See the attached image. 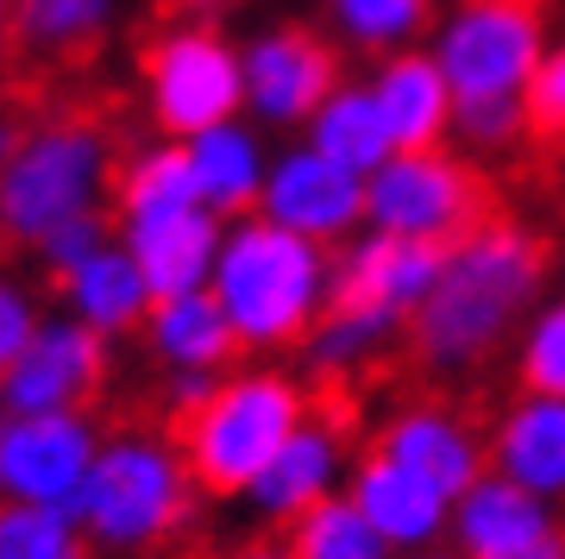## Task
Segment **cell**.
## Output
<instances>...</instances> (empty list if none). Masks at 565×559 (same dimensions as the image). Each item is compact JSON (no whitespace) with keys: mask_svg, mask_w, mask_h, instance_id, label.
Listing matches in <instances>:
<instances>
[{"mask_svg":"<svg viewBox=\"0 0 565 559\" xmlns=\"http://www.w3.org/2000/svg\"><path fill=\"white\" fill-rule=\"evenodd\" d=\"M440 264H446V245L396 240V233H371V226H364L359 240H345L340 252H333V302L377 308V315L408 327L415 308L434 296Z\"/></svg>","mask_w":565,"mask_h":559,"instance_id":"9a60e30c","label":"cell"},{"mask_svg":"<svg viewBox=\"0 0 565 559\" xmlns=\"http://www.w3.org/2000/svg\"><path fill=\"white\" fill-rule=\"evenodd\" d=\"M364 82H371V95H377V107H384L396 151L452 145V114H459V95H452V82H446L440 57H434L427 44H408V51L377 57Z\"/></svg>","mask_w":565,"mask_h":559,"instance_id":"ffe728a7","label":"cell"},{"mask_svg":"<svg viewBox=\"0 0 565 559\" xmlns=\"http://www.w3.org/2000/svg\"><path fill=\"white\" fill-rule=\"evenodd\" d=\"M39 320H44L39 289H32L13 264H0V371L25 352V340L39 334Z\"/></svg>","mask_w":565,"mask_h":559,"instance_id":"836d02e7","label":"cell"},{"mask_svg":"<svg viewBox=\"0 0 565 559\" xmlns=\"http://www.w3.org/2000/svg\"><path fill=\"white\" fill-rule=\"evenodd\" d=\"M120 226L126 252L139 259L145 283L158 296H189V289H207L214 283V264H221V240H226V220L195 201V208H170V214L151 220H114Z\"/></svg>","mask_w":565,"mask_h":559,"instance_id":"d6986e66","label":"cell"},{"mask_svg":"<svg viewBox=\"0 0 565 559\" xmlns=\"http://www.w3.org/2000/svg\"><path fill=\"white\" fill-rule=\"evenodd\" d=\"M403 559H465V553L452 547V540H446V547H427V553H403Z\"/></svg>","mask_w":565,"mask_h":559,"instance_id":"60d3db41","label":"cell"},{"mask_svg":"<svg viewBox=\"0 0 565 559\" xmlns=\"http://www.w3.org/2000/svg\"><path fill=\"white\" fill-rule=\"evenodd\" d=\"M114 233H120V226H114L107 214H82V220H70V226H57V233H51V240L32 252V259L44 264V277L57 283V277H70L82 259H95V252L114 240Z\"/></svg>","mask_w":565,"mask_h":559,"instance_id":"e575fe53","label":"cell"},{"mask_svg":"<svg viewBox=\"0 0 565 559\" xmlns=\"http://www.w3.org/2000/svg\"><path fill=\"white\" fill-rule=\"evenodd\" d=\"M546 240L527 220L490 214L446 245L434 296L408 320V352L434 378H471L515 346L527 315L546 302Z\"/></svg>","mask_w":565,"mask_h":559,"instance_id":"6da1fadb","label":"cell"},{"mask_svg":"<svg viewBox=\"0 0 565 559\" xmlns=\"http://www.w3.org/2000/svg\"><path fill=\"white\" fill-rule=\"evenodd\" d=\"M20 51V39H13V0H0V63Z\"/></svg>","mask_w":565,"mask_h":559,"instance_id":"f35d334b","label":"cell"},{"mask_svg":"<svg viewBox=\"0 0 565 559\" xmlns=\"http://www.w3.org/2000/svg\"><path fill=\"white\" fill-rule=\"evenodd\" d=\"M226 559H296V547H289V540H245V547H233Z\"/></svg>","mask_w":565,"mask_h":559,"instance_id":"74e56055","label":"cell"},{"mask_svg":"<svg viewBox=\"0 0 565 559\" xmlns=\"http://www.w3.org/2000/svg\"><path fill=\"white\" fill-rule=\"evenodd\" d=\"M0 559H95V547L76 509L0 497Z\"/></svg>","mask_w":565,"mask_h":559,"instance_id":"f546056e","label":"cell"},{"mask_svg":"<svg viewBox=\"0 0 565 559\" xmlns=\"http://www.w3.org/2000/svg\"><path fill=\"white\" fill-rule=\"evenodd\" d=\"M189 151V170H195V189L202 201L214 208L221 220H239V214H258L264 201V182H270V158H277V145L264 133L258 120H221L195 133V139H182Z\"/></svg>","mask_w":565,"mask_h":559,"instance_id":"44dd1931","label":"cell"},{"mask_svg":"<svg viewBox=\"0 0 565 559\" xmlns=\"http://www.w3.org/2000/svg\"><path fill=\"white\" fill-rule=\"evenodd\" d=\"M490 220V177L459 145L396 151L384 170L364 177V226L422 245H452Z\"/></svg>","mask_w":565,"mask_h":559,"instance_id":"ba28073f","label":"cell"},{"mask_svg":"<svg viewBox=\"0 0 565 559\" xmlns=\"http://www.w3.org/2000/svg\"><path fill=\"white\" fill-rule=\"evenodd\" d=\"M515 559H559V540L553 547H534V553H515Z\"/></svg>","mask_w":565,"mask_h":559,"instance_id":"b9f144b4","label":"cell"},{"mask_svg":"<svg viewBox=\"0 0 565 559\" xmlns=\"http://www.w3.org/2000/svg\"><path fill=\"white\" fill-rule=\"evenodd\" d=\"M371 446H377L384 460L408 465L415 478L440 484L446 497H465V491L490 472L484 428L465 415L459 402H446V397H408V402H396V409L377 421Z\"/></svg>","mask_w":565,"mask_h":559,"instance_id":"4fadbf2b","label":"cell"},{"mask_svg":"<svg viewBox=\"0 0 565 559\" xmlns=\"http://www.w3.org/2000/svg\"><path fill=\"white\" fill-rule=\"evenodd\" d=\"M195 201H202V189H195L182 139H151L120 158L114 220H151V214H170V208H195Z\"/></svg>","mask_w":565,"mask_h":559,"instance_id":"4316f807","label":"cell"},{"mask_svg":"<svg viewBox=\"0 0 565 559\" xmlns=\"http://www.w3.org/2000/svg\"><path fill=\"white\" fill-rule=\"evenodd\" d=\"M484 446H490V472H503L522 491L565 509V397L515 390L484 421Z\"/></svg>","mask_w":565,"mask_h":559,"instance_id":"ac0fdd59","label":"cell"},{"mask_svg":"<svg viewBox=\"0 0 565 559\" xmlns=\"http://www.w3.org/2000/svg\"><path fill=\"white\" fill-rule=\"evenodd\" d=\"M57 302H63V315H76L82 327H95L102 340H126V334H139L145 315L158 308V289L145 283L139 259H132L126 240L114 233L95 259H82L70 277H57Z\"/></svg>","mask_w":565,"mask_h":559,"instance_id":"7402d4cb","label":"cell"},{"mask_svg":"<svg viewBox=\"0 0 565 559\" xmlns=\"http://www.w3.org/2000/svg\"><path fill=\"white\" fill-rule=\"evenodd\" d=\"M352 460H359V453H352L345 421L315 409L296 434L282 440V453L264 465L258 484H252L239 503L264 521V528H289V521H302L315 503L340 497L345 478H352Z\"/></svg>","mask_w":565,"mask_h":559,"instance_id":"5bb4252c","label":"cell"},{"mask_svg":"<svg viewBox=\"0 0 565 559\" xmlns=\"http://www.w3.org/2000/svg\"><path fill=\"white\" fill-rule=\"evenodd\" d=\"M258 214L340 252L345 240L364 233V177L333 164L327 151H315L308 139H289L270 158V182H264Z\"/></svg>","mask_w":565,"mask_h":559,"instance_id":"7c38bea8","label":"cell"},{"mask_svg":"<svg viewBox=\"0 0 565 559\" xmlns=\"http://www.w3.org/2000/svg\"><path fill=\"white\" fill-rule=\"evenodd\" d=\"M452 547L465 559H515L559 540V503L522 491L503 472H484L465 497H452Z\"/></svg>","mask_w":565,"mask_h":559,"instance_id":"e0dca14e","label":"cell"},{"mask_svg":"<svg viewBox=\"0 0 565 559\" xmlns=\"http://www.w3.org/2000/svg\"><path fill=\"white\" fill-rule=\"evenodd\" d=\"M527 139L534 133H527L522 101H459V114H452V145L471 158H509Z\"/></svg>","mask_w":565,"mask_h":559,"instance_id":"1f68e13d","label":"cell"},{"mask_svg":"<svg viewBox=\"0 0 565 559\" xmlns=\"http://www.w3.org/2000/svg\"><path fill=\"white\" fill-rule=\"evenodd\" d=\"M207 289L226 308L245 352L258 359L302 352V340L333 308V245H315L264 214H239L226 220Z\"/></svg>","mask_w":565,"mask_h":559,"instance_id":"7a4b0ae2","label":"cell"},{"mask_svg":"<svg viewBox=\"0 0 565 559\" xmlns=\"http://www.w3.org/2000/svg\"><path fill=\"white\" fill-rule=\"evenodd\" d=\"M440 7H446V0H440Z\"/></svg>","mask_w":565,"mask_h":559,"instance_id":"ee69618b","label":"cell"},{"mask_svg":"<svg viewBox=\"0 0 565 559\" xmlns=\"http://www.w3.org/2000/svg\"><path fill=\"white\" fill-rule=\"evenodd\" d=\"M145 352H151V365H158L163 378L170 371H233V359H239L245 346L239 334H233V320H226V308L214 302V289H189V296H158V308L145 315L139 327Z\"/></svg>","mask_w":565,"mask_h":559,"instance_id":"603a6c76","label":"cell"},{"mask_svg":"<svg viewBox=\"0 0 565 559\" xmlns=\"http://www.w3.org/2000/svg\"><path fill=\"white\" fill-rule=\"evenodd\" d=\"M239 63H245V120H258L264 133H296V139L321 114V101L345 82L340 39L302 20H277L252 32L239 44Z\"/></svg>","mask_w":565,"mask_h":559,"instance_id":"9c48e42d","label":"cell"},{"mask_svg":"<svg viewBox=\"0 0 565 559\" xmlns=\"http://www.w3.org/2000/svg\"><path fill=\"white\" fill-rule=\"evenodd\" d=\"M25 126H32V120H20L13 107H0V170L13 164V151H20V139H25Z\"/></svg>","mask_w":565,"mask_h":559,"instance_id":"8d00e7d4","label":"cell"},{"mask_svg":"<svg viewBox=\"0 0 565 559\" xmlns=\"http://www.w3.org/2000/svg\"><path fill=\"white\" fill-rule=\"evenodd\" d=\"M182 7H189V13H202V20H221L226 7H239V0H182Z\"/></svg>","mask_w":565,"mask_h":559,"instance_id":"ab89813d","label":"cell"},{"mask_svg":"<svg viewBox=\"0 0 565 559\" xmlns=\"http://www.w3.org/2000/svg\"><path fill=\"white\" fill-rule=\"evenodd\" d=\"M546 44V0H446L427 32V51L440 57L459 101H522Z\"/></svg>","mask_w":565,"mask_h":559,"instance_id":"52a82bcc","label":"cell"},{"mask_svg":"<svg viewBox=\"0 0 565 559\" xmlns=\"http://www.w3.org/2000/svg\"><path fill=\"white\" fill-rule=\"evenodd\" d=\"M559 559H565V540H559Z\"/></svg>","mask_w":565,"mask_h":559,"instance_id":"7bdbcfd3","label":"cell"},{"mask_svg":"<svg viewBox=\"0 0 565 559\" xmlns=\"http://www.w3.org/2000/svg\"><path fill=\"white\" fill-rule=\"evenodd\" d=\"M120 151L95 114H44L25 126L13 164L0 170V245L39 252L57 226L107 214Z\"/></svg>","mask_w":565,"mask_h":559,"instance_id":"277c9868","label":"cell"},{"mask_svg":"<svg viewBox=\"0 0 565 559\" xmlns=\"http://www.w3.org/2000/svg\"><path fill=\"white\" fill-rule=\"evenodd\" d=\"M120 25V0H13V39L25 57L70 63Z\"/></svg>","mask_w":565,"mask_h":559,"instance_id":"484cf974","label":"cell"},{"mask_svg":"<svg viewBox=\"0 0 565 559\" xmlns=\"http://www.w3.org/2000/svg\"><path fill=\"white\" fill-rule=\"evenodd\" d=\"M509 365H515V390L565 397V289L527 315V327L509 346Z\"/></svg>","mask_w":565,"mask_h":559,"instance_id":"4dcf8cb0","label":"cell"},{"mask_svg":"<svg viewBox=\"0 0 565 559\" xmlns=\"http://www.w3.org/2000/svg\"><path fill=\"white\" fill-rule=\"evenodd\" d=\"M396 340H408L403 320L377 315V308L333 302L321 315V327L302 340V371L315 383H352V378H364V371H377Z\"/></svg>","mask_w":565,"mask_h":559,"instance_id":"cb8c5ba5","label":"cell"},{"mask_svg":"<svg viewBox=\"0 0 565 559\" xmlns=\"http://www.w3.org/2000/svg\"><path fill=\"white\" fill-rule=\"evenodd\" d=\"M139 95L158 139H195L207 126L245 114V63L221 20L182 13L151 32L139 51Z\"/></svg>","mask_w":565,"mask_h":559,"instance_id":"8992f818","label":"cell"},{"mask_svg":"<svg viewBox=\"0 0 565 559\" xmlns=\"http://www.w3.org/2000/svg\"><path fill=\"white\" fill-rule=\"evenodd\" d=\"M114 340H102L95 327H82L76 315H44L39 334L25 340V352L0 371V415H63V409H88L107 390L114 371Z\"/></svg>","mask_w":565,"mask_h":559,"instance_id":"30bf717a","label":"cell"},{"mask_svg":"<svg viewBox=\"0 0 565 559\" xmlns=\"http://www.w3.org/2000/svg\"><path fill=\"white\" fill-rule=\"evenodd\" d=\"M202 484L182 460V440L158 428H114L95 453V472L82 484L76 516L88 528V547L107 559H145L177 547L195 528Z\"/></svg>","mask_w":565,"mask_h":559,"instance_id":"3957f363","label":"cell"},{"mask_svg":"<svg viewBox=\"0 0 565 559\" xmlns=\"http://www.w3.org/2000/svg\"><path fill=\"white\" fill-rule=\"evenodd\" d=\"M302 139L315 145V151H327L333 164L359 170V177H371V170H384V164L396 158L390 120H384V107H377V95H371L364 76H345L340 88L321 101V114L302 126Z\"/></svg>","mask_w":565,"mask_h":559,"instance_id":"d4e9b609","label":"cell"},{"mask_svg":"<svg viewBox=\"0 0 565 559\" xmlns=\"http://www.w3.org/2000/svg\"><path fill=\"white\" fill-rule=\"evenodd\" d=\"M214 371H170V378H163V402H170V415H195V409H202L207 397H214Z\"/></svg>","mask_w":565,"mask_h":559,"instance_id":"d590c367","label":"cell"},{"mask_svg":"<svg viewBox=\"0 0 565 559\" xmlns=\"http://www.w3.org/2000/svg\"><path fill=\"white\" fill-rule=\"evenodd\" d=\"M308 415H315V397H308L302 371L258 359L221 371L214 397L177 421V440L207 497H245Z\"/></svg>","mask_w":565,"mask_h":559,"instance_id":"5b68a950","label":"cell"},{"mask_svg":"<svg viewBox=\"0 0 565 559\" xmlns=\"http://www.w3.org/2000/svg\"><path fill=\"white\" fill-rule=\"evenodd\" d=\"M345 497L364 509V521L396 547V553H427V547H446L452 535V497L440 484L415 478L408 465L384 460L377 446H364L352 460V478H345Z\"/></svg>","mask_w":565,"mask_h":559,"instance_id":"2e32d148","label":"cell"},{"mask_svg":"<svg viewBox=\"0 0 565 559\" xmlns=\"http://www.w3.org/2000/svg\"><path fill=\"white\" fill-rule=\"evenodd\" d=\"M282 540L296 547V559H403L371 521H364V509L345 497V491L315 503L302 521H289Z\"/></svg>","mask_w":565,"mask_h":559,"instance_id":"f1b7e54d","label":"cell"},{"mask_svg":"<svg viewBox=\"0 0 565 559\" xmlns=\"http://www.w3.org/2000/svg\"><path fill=\"white\" fill-rule=\"evenodd\" d=\"M102 421L88 409L63 415H0V497L7 503H63L76 509L82 484L102 453Z\"/></svg>","mask_w":565,"mask_h":559,"instance_id":"8fae6325","label":"cell"},{"mask_svg":"<svg viewBox=\"0 0 565 559\" xmlns=\"http://www.w3.org/2000/svg\"><path fill=\"white\" fill-rule=\"evenodd\" d=\"M527 133L541 145H565V39L546 44L541 70H534V82H527Z\"/></svg>","mask_w":565,"mask_h":559,"instance_id":"d6a6232c","label":"cell"},{"mask_svg":"<svg viewBox=\"0 0 565 559\" xmlns=\"http://www.w3.org/2000/svg\"><path fill=\"white\" fill-rule=\"evenodd\" d=\"M434 20H440V0H327V25L340 51H359L371 63L408 44H427Z\"/></svg>","mask_w":565,"mask_h":559,"instance_id":"83f0119b","label":"cell"}]
</instances>
